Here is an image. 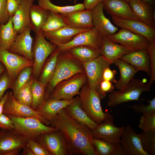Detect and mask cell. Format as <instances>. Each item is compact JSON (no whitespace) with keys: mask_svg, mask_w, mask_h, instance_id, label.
<instances>
[{"mask_svg":"<svg viewBox=\"0 0 155 155\" xmlns=\"http://www.w3.org/2000/svg\"><path fill=\"white\" fill-rule=\"evenodd\" d=\"M50 122L64 135L69 155H97L92 143V129L69 117L64 108Z\"/></svg>","mask_w":155,"mask_h":155,"instance_id":"obj_1","label":"cell"},{"mask_svg":"<svg viewBox=\"0 0 155 155\" xmlns=\"http://www.w3.org/2000/svg\"><path fill=\"white\" fill-rule=\"evenodd\" d=\"M78 73H85L82 65L70 57L64 51L60 52L54 75L45 88L44 100L48 98L58 83Z\"/></svg>","mask_w":155,"mask_h":155,"instance_id":"obj_2","label":"cell"},{"mask_svg":"<svg viewBox=\"0 0 155 155\" xmlns=\"http://www.w3.org/2000/svg\"><path fill=\"white\" fill-rule=\"evenodd\" d=\"M152 84L149 82L145 84L142 80L133 78L127 85L118 91L112 90L108 96L107 105L115 107L130 101L144 100L140 99L142 93L150 91Z\"/></svg>","mask_w":155,"mask_h":155,"instance_id":"obj_3","label":"cell"},{"mask_svg":"<svg viewBox=\"0 0 155 155\" xmlns=\"http://www.w3.org/2000/svg\"><path fill=\"white\" fill-rule=\"evenodd\" d=\"M5 115L13 121L15 131L27 140H34L40 135L59 130L55 127L45 125L34 117H19Z\"/></svg>","mask_w":155,"mask_h":155,"instance_id":"obj_4","label":"cell"},{"mask_svg":"<svg viewBox=\"0 0 155 155\" xmlns=\"http://www.w3.org/2000/svg\"><path fill=\"white\" fill-rule=\"evenodd\" d=\"M79 95L80 106L88 117L98 124L103 122L106 113L102 111L101 99L98 92L90 88L88 85H84L80 90Z\"/></svg>","mask_w":155,"mask_h":155,"instance_id":"obj_5","label":"cell"},{"mask_svg":"<svg viewBox=\"0 0 155 155\" xmlns=\"http://www.w3.org/2000/svg\"><path fill=\"white\" fill-rule=\"evenodd\" d=\"M57 47V45L46 39L42 31L35 33L32 47L33 77L38 80L46 60Z\"/></svg>","mask_w":155,"mask_h":155,"instance_id":"obj_6","label":"cell"},{"mask_svg":"<svg viewBox=\"0 0 155 155\" xmlns=\"http://www.w3.org/2000/svg\"><path fill=\"white\" fill-rule=\"evenodd\" d=\"M87 80L85 73H77L58 83L48 98L55 100H71L74 96L79 95L80 90Z\"/></svg>","mask_w":155,"mask_h":155,"instance_id":"obj_7","label":"cell"},{"mask_svg":"<svg viewBox=\"0 0 155 155\" xmlns=\"http://www.w3.org/2000/svg\"><path fill=\"white\" fill-rule=\"evenodd\" d=\"M103 36L95 27L82 32L75 36L70 42L56 44L60 52L74 46H87L100 51L102 45Z\"/></svg>","mask_w":155,"mask_h":155,"instance_id":"obj_8","label":"cell"},{"mask_svg":"<svg viewBox=\"0 0 155 155\" xmlns=\"http://www.w3.org/2000/svg\"><path fill=\"white\" fill-rule=\"evenodd\" d=\"M87 78L88 85L98 93L105 69L111 63L101 55L82 64Z\"/></svg>","mask_w":155,"mask_h":155,"instance_id":"obj_9","label":"cell"},{"mask_svg":"<svg viewBox=\"0 0 155 155\" xmlns=\"http://www.w3.org/2000/svg\"><path fill=\"white\" fill-rule=\"evenodd\" d=\"M106 113L104 121L92 130V137L115 144H120L121 137L125 127L115 126L113 116L108 112Z\"/></svg>","mask_w":155,"mask_h":155,"instance_id":"obj_10","label":"cell"},{"mask_svg":"<svg viewBox=\"0 0 155 155\" xmlns=\"http://www.w3.org/2000/svg\"><path fill=\"white\" fill-rule=\"evenodd\" d=\"M3 113L19 117H34L46 125H50L49 121L41 113L17 101L12 90L8 91V96L3 106Z\"/></svg>","mask_w":155,"mask_h":155,"instance_id":"obj_11","label":"cell"},{"mask_svg":"<svg viewBox=\"0 0 155 155\" xmlns=\"http://www.w3.org/2000/svg\"><path fill=\"white\" fill-rule=\"evenodd\" d=\"M108 38L114 42L120 43L130 51L147 49L149 43L144 36L122 28L117 33L109 36Z\"/></svg>","mask_w":155,"mask_h":155,"instance_id":"obj_12","label":"cell"},{"mask_svg":"<svg viewBox=\"0 0 155 155\" xmlns=\"http://www.w3.org/2000/svg\"><path fill=\"white\" fill-rule=\"evenodd\" d=\"M0 62L4 66L13 82L23 68L32 67L33 61L19 55L0 49Z\"/></svg>","mask_w":155,"mask_h":155,"instance_id":"obj_13","label":"cell"},{"mask_svg":"<svg viewBox=\"0 0 155 155\" xmlns=\"http://www.w3.org/2000/svg\"><path fill=\"white\" fill-rule=\"evenodd\" d=\"M34 140L42 145L52 155L68 154L66 140L59 130L40 135Z\"/></svg>","mask_w":155,"mask_h":155,"instance_id":"obj_14","label":"cell"},{"mask_svg":"<svg viewBox=\"0 0 155 155\" xmlns=\"http://www.w3.org/2000/svg\"><path fill=\"white\" fill-rule=\"evenodd\" d=\"M113 23L118 27L128 30L146 38L149 42L155 44V27L139 20L124 19L111 16Z\"/></svg>","mask_w":155,"mask_h":155,"instance_id":"obj_15","label":"cell"},{"mask_svg":"<svg viewBox=\"0 0 155 155\" xmlns=\"http://www.w3.org/2000/svg\"><path fill=\"white\" fill-rule=\"evenodd\" d=\"M27 140L14 129L0 130V155H9L12 152L21 150Z\"/></svg>","mask_w":155,"mask_h":155,"instance_id":"obj_16","label":"cell"},{"mask_svg":"<svg viewBox=\"0 0 155 155\" xmlns=\"http://www.w3.org/2000/svg\"><path fill=\"white\" fill-rule=\"evenodd\" d=\"M120 144L123 155H148L142 148L139 134L129 125L125 127Z\"/></svg>","mask_w":155,"mask_h":155,"instance_id":"obj_17","label":"cell"},{"mask_svg":"<svg viewBox=\"0 0 155 155\" xmlns=\"http://www.w3.org/2000/svg\"><path fill=\"white\" fill-rule=\"evenodd\" d=\"M31 30L29 26L18 33L8 51L11 53L22 55L33 61L32 47L33 40L30 35Z\"/></svg>","mask_w":155,"mask_h":155,"instance_id":"obj_18","label":"cell"},{"mask_svg":"<svg viewBox=\"0 0 155 155\" xmlns=\"http://www.w3.org/2000/svg\"><path fill=\"white\" fill-rule=\"evenodd\" d=\"M103 3L101 2L91 10L93 26L103 36L108 37L115 33L118 28L114 26L103 13Z\"/></svg>","mask_w":155,"mask_h":155,"instance_id":"obj_19","label":"cell"},{"mask_svg":"<svg viewBox=\"0 0 155 155\" xmlns=\"http://www.w3.org/2000/svg\"><path fill=\"white\" fill-rule=\"evenodd\" d=\"M61 14L66 26L80 29L94 26L91 10L85 9Z\"/></svg>","mask_w":155,"mask_h":155,"instance_id":"obj_20","label":"cell"},{"mask_svg":"<svg viewBox=\"0 0 155 155\" xmlns=\"http://www.w3.org/2000/svg\"><path fill=\"white\" fill-rule=\"evenodd\" d=\"M102 2L103 9L111 16L138 20L127 2L123 0H103Z\"/></svg>","mask_w":155,"mask_h":155,"instance_id":"obj_21","label":"cell"},{"mask_svg":"<svg viewBox=\"0 0 155 155\" xmlns=\"http://www.w3.org/2000/svg\"><path fill=\"white\" fill-rule=\"evenodd\" d=\"M134 67L138 71H143L150 78L151 70L149 55L147 49L130 51L120 58Z\"/></svg>","mask_w":155,"mask_h":155,"instance_id":"obj_22","label":"cell"},{"mask_svg":"<svg viewBox=\"0 0 155 155\" xmlns=\"http://www.w3.org/2000/svg\"><path fill=\"white\" fill-rule=\"evenodd\" d=\"M129 4L138 20L155 27L153 6L142 0H130Z\"/></svg>","mask_w":155,"mask_h":155,"instance_id":"obj_23","label":"cell"},{"mask_svg":"<svg viewBox=\"0 0 155 155\" xmlns=\"http://www.w3.org/2000/svg\"><path fill=\"white\" fill-rule=\"evenodd\" d=\"M90 29H76L65 26L53 31L42 32L45 38L56 45L66 43L77 34Z\"/></svg>","mask_w":155,"mask_h":155,"instance_id":"obj_24","label":"cell"},{"mask_svg":"<svg viewBox=\"0 0 155 155\" xmlns=\"http://www.w3.org/2000/svg\"><path fill=\"white\" fill-rule=\"evenodd\" d=\"M35 0H22L15 14L12 17L14 27L19 33L30 24V9Z\"/></svg>","mask_w":155,"mask_h":155,"instance_id":"obj_25","label":"cell"},{"mask_svg":"<svg viewBox=\"0 0 155 155\" xmlns=\"http://www.w3.org/2000/svg\"><path fill=\"white\" fill-rule=\"evenodd\" d=\"M130 51L123 46L112 42L107 36H103L102 45L100 52L101 55L111 64Z\"/></svg>","mask_w":155,"mask_h":155,"instance_id":"obj_26","label":"cell"},{"mask_svg":"<svg viewBox=\"0 0 155 155\" xmlns=\"http://www.w3.org/2000/svg\"><path fill=\"white\" fill-rule=\"evenodd\" d=\"M64 109L69 117L87 125L92 130L94 129L99 125L92 120L81 108L79 96L74 98L73 101Z\"/></svg>","mask_w":155,"mask_h":155,"instance_id":"obj_27","label":"cell"},{"mask_svg":"<svg viewBox=\"0 0 155 155\" xmlns=\"http://www.w3.org/2000/svg\"><path fill=\"white\" fill-rule=\"evenodd\" d=\"M74 98L71 100H55L48 98L44 100L36 111L41 113L50 122L62 109L70 104Z\"/></svg>","mask_w":155,"mask_h":155,"instance_id":"obj_28","label":"cell"},{"mask_svg":"<svg viewBox=\"0 0 155 155\" xmlns=\"http://www.w3.org/2000/svg\"><path fill=\"white\" fill-rule=\"evenodd\" d=\"M64 51L70 57L81 64L101 55L99 51L87 46L73 47Z\"/></svg>","mask_w":155,"mask_h":155,"instance_id":"obj_29","label":"cell"},{"mask_svg":"<svg viewBox=\"0 0 155 155\" xmlns=\"http://www.w3.org/2000/svg\"><path fill=\"white\" fill-rule=\"evenodd\" d=\"M118 68L120 76L119 79L115 82L116 88L119 90L128 84L133 78L138 71L133 66L120 59L114 63Z\"/></svg>","mask_w":155,"mask_h":155,"instance_id":"obj_30","label":"cell"},{"mask_svg":"<svg viewBox=\"0 0 155 155\" xmlns=\"http://www.w3.org/2000/svg\"><path fill=\"white\" fill-rule=\"evenodd\" d=\"M50 11L38 5L33 4L30 9V24L35 33L41 31L48 17Z\"/></svg>","mask_w":155,"mask_h":155,"instance_id":"obj_31","label":"cell"},{"mask_svg":"<svg viewBox=\"0 0 155 155\" xmlns=\"http://www.w3.org/2000/svg\"><path fill=\"white\" fill-rule=\"evenodd\" d=\"M18 34L14 27L12 17L6 23L0 24V49L8 51Z\"/></svg>","mask_w":155,"mask_h":155,"instance_id":"obj_32","label":"cell"},{"mask_svg":"<svg viewBox=\"0 0 155 155\" xmlns=\"http://www.w3.org/2000/svg\"><path fill=\"white\" fill-rule=\"evenodd\" d=\"M60 52L57 48L46 59L42 67L38 80L46 87L54 75Z\"/></svg>","mask_w":155,"mask_h":155,"instance_id":"obj_33","label":"cell"},{"mask_svg":"<svg viewBox=\"0 0 155 155\" xmlns=\"http://www.w3.org/2000/svg\"><path fill=\"white\" fill-rule=\"evenodd\" d=\"M92 143L97 155H123L120 144L92 138Z\"/></svg>","mask_w":155,"mask_h":155,"instance_id":"obj_34","label":"cell"},{"mask_svg":"<svg viewBox=\"0 0 155 155\" xmlns=\"http://www.w3.org/2000/svg\"><path fill=\"white\" fill-rule=\"evenodd\" d=\"M37 1L38 5L40 7L51 12L60 14L86 9L83 3L61 6L54 5L50 0H37Z\"/></svg>","mask_w":155,"mask_h":155,"instance_id":"obj_35","label":"cell"},{"mask_svg":"<svg viewBox=\"0 0 155 155\" xmlns=\"http://www.w3.org/2000/svg\"><path fill=\"white\" fill-rule=\"evenodd\" d=\"M32 101L31 108L36 110L44 100L46 86L38 80L32 76L30 79Z\"/></svg>","mask_w":155,"mask_h":155,"instance_id":"obj_36","label":"cell"},{"mask_svg":"<svg viewBox=\"0 0 155 155\" xmlns=\"http://www.w3.org/2000/svg\"><path fill=\"white\" fill-rule=\"evenodd\" d=\"M65 26L61 14L50 11L41 31L42 32H51Z\"/></svg>","mask_w":155,"mask_h":155,"instance_id":"obj_37","label":"cell"},{"mask_svg":"<svg viewBox=\"0 0 155 155\" xmlns=\"http://www.w3.org/2000/svg\"><path fill=\"white\" fill-rule=\"evenodd\" d=\"M139 135L143 150L148 155H155V131H142Z\"/></svg>","mask_w":155,"mask_h":155,"instance_id":"obj_38","label":"cell"},{"mask_svg":"<svg viewBox=\"0 0 155 155\" xmlns=\"http://www.w3.org/2000/svg\"><path fill=\"white\" fill-rule=\"evenodd\" d=\"M32 73V67H26L19 72L13 82L11 89L14 97L19 89L31 78Z\"/></svg>","mask_w":155,"mask_h":155,"instance_id":"obj_39","label":"cell"},{"mask_svg":"<svg viewBox=\"0 0 155 155\" xmlns=\"http://www.w3.org/2000/svg\"><path fill=\"white\" fill-rule=\"evenodd\" d=\"M30 79L19 89L14 97L19 103L31 108L32 97Z\"/></svg>","mask_w":155,"mask_h":155,"instance_id":"obj_40","label":"cell"},{"mask_svg":"<svg viewBox=\"0 0 155 155\" xmlns=\"http://www.w3.org/2000/svg\"><path fill=\"white\" fill-rule=\"evenodd\" d=\"M145 100L149 103L147 105L140 103L127 107L133 109L136 112L142 113L143 115L155 113V98L150 100L145 99Z\"/></svg>","mask_w":155,"mask_h":155,"instance_id":"obj_41","label":"cell"},{"mask_svg":"<svg viewBox=\"0 0 155 155\" xmlns=\"http://www.w3.org/2000/svg\"><path fill=\"white\" fill-rule=\"evenodd\" d=\"M138 127L143 131H155V113L143 115Z\"/></svg>","mask_w":155,"mask_h":155,"instance_id":"obj_42","label":"cell"},{"mask_svg":"<svg viewBox=\"0 0 155 155\" xmlns=\"http://www.w3.org/2000/svg\"><path fill=\"white\" fill-rule=\"evenodd\" d=\"M13 82L5 69L0 76V101L6 91L11 88Z\"/></svg>","mask_w":155,"mask_h":155,"instance_id":"obj_43","label":"cell"},{"mask_svg":"<svg viewBox=\"0 0 155 155\" xmlns=\"http://www.w3.org/2000/svg\"><path fill=\"white\" fill-rule=\"evenodd\" d=\"M26 146L32 151L35 155H52L42 145L34 140H27Z\"/></svg>","mask_w":155,"mask_h":155,"instance_id":"obj_44","label":"cell"},{"mask_svg":"<svg viewBox=\"0 0 155 155\" xmlns=\"http://www.w3.org/2000/svg\"><path fill=\"white\" fill-rule=\"evenodd\" d=\"M147 49L149 55L151 70L150 79L149 82L152 84L155 80V44L149 42Z\"/></svg>","mask_w":155,"mask_h":155,"instance_id":"obj_45","label":"cell"},{"mask_svg":"<svg viewBox=\"0 0 155 155\" xmlns=\"http://www.w3.org/2000/svg\"><path fill=\"white\" fill-rule=\"evenodd\" d=\"M115 86L112 82L103 80L100 84L98 92L101 99H104L106 97L107 93H110L113 90Z\"/></svg>","mask_w":155,"mask_h":155,"instance_id":"obj_46","label":"cell"},{"mask_svg":"<svg viewBox=\"0 0 155 155\" xmlns=\"http://www.w3.org/2000/svg\"><path fill=\"white\" fill-rule=\"evenodd\" d=\"M0 128L1 129L13 130L15 127L12 120L6 115L3 113L0 116Z\"/></svg>","mask_w":155,"mask_h":155,"instance_id":"obj_47","label":"cell"},{"mask_svg":"<svg viewBox=\"0 0 155 155\" xmlns=\"http://www.w3.org/2000/svg\"><path fill=\"white\" fill-rule=\"evenodd\" d=\"M7 0H0V24L6 23L10 17L7 8Z\"/></svg>","mask_w":155,"mask_h":155,"instance_id":"obj_48","label":"cell"},{"mask_svg":"<svg viewBox=\"0 0 155 155\" xmlns=\"http://www.w3.org/2000/svg\"><path fill=\"white\" fill-rule=\"evenodd\" d=\"M20 3L16 0H7V11L10 17H13L16 13Z\"/></svg>","mask_w":155,"mask_h":155,"instance_id":"obj_49","label":"cell"},{"mask_svg":"<svg viewBox=\"0 0 155 155\" xmlns=\"http://www.w3.org/2000/svg\"><path fill=\"white\" fill-rule=\"evenodd\" d=\"M117 72L115 70H111L110 67L106 68L104 71L103 75V80L113 82L115 83L116 80L115 75Z\"/></svg>","mask_w":155,"mask_h":155,"instance_id":"obj_50","label":"cell"},{"mask_svg":"<svg viewBox=\"0 0 155 155\" xmlns=\"http://www.w3.org/2000/svg\"><path fill=\"white\" fill-rule=\"evenodd\" d=\"M103 0H84V3L85 9L91 10L96 5L102 2Z\"/></svg>","mask_w":155,"mask_h":155,"instance_id":"obj_51","label":"cell"},{"mask_svg":"<svg viewBox=\"0 0 155 155\" xmlns=\"http://www.w3.org/2000/svg\"><path fill=\"white\" fill-rule=\"evenodd\" d=\"M8 91L7 90L3 98L0 101V116L3 113V106L8 95Z\"/></svg>","mask_w":155,"mask_h":155,"instance_id":"obj_52","label":"cell"},{"mask_svg":"<svg viewBox=\"0 0 155 155\" xmlns=\"http://www.w3.org/2000/svg\"><path fill=\"white\" fill-rule=\"evenodd\" d=\"M22 149L23 151L20 154L21 155H35L32 151L26 146Z\"/></svg>","mask_w":155,"mask_h":155,"instance_id":"obj_53","label":"cell"},{"mask_svg":"<svg viewBox=\"0 0 155 155\" xmlns=\"http://www.w3.org/2000/svg\"><path fill=\"white\" fill-rule=\"evenodd\" d=\"M146 3L154 6L155 3V0H142Z\"/></svg>","mask_w":155,"mask_h":155,"instance_id":"obj_54","label":"cell"},{"mask_svg":"<svg viewBox=\"0 0 155 155\" xmlns=\"http://www.w3.org/2000/svg\"><path fill=\"white\" fill-rule=\"evenodd\" d=\"M5 69V67L3 64L0 62V76Z\"/></svg>","mask_w":155,"mask_h":155,"instance_id":"obj_55","label":"cell"},{"mask_svg":"<svg viewBox=\"0 0 155 155\" xmlns=\"http://www.w3.org/2000/svg\"><path fill=\"white\" fill-rule=\"evenodd\" d=\"M16 0L17 1L18 3H19L20 4V3L21 2L22 0Z\"/></svg>","mask_w":155,"mask_h":155,"instance_id":"obj_56","label":"cell"},{"mask_svg":"<svg viewBox=\"0 0 155 155\" xmlns=\"http://www.w3.org/2000/svg\"><path fill=\"white\" fill-rule=\"evenodd\" d=\"M123 0L126 2H127V3H129V2L130 1V0Z\"/></svg>","mask_w":155,"mask_h":155,"instance_id":"obj_57","label":"cell"}]
</instances>
